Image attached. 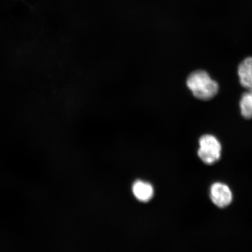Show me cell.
Instances as JSON below:
<instances>
[{"mask_svg":"<svg viewBox=\"0 0 252 252\" xmlns=\"http://www.w3.org/2000/svg\"><path fill=\"white\" fill-rule=\"evenodd\" d=\"M198 156L202 161L212 165L218 161L220 157L221 146L218 140L212 135H204L199 140Z\"/></svg>","mask_w":252,"mask_h":252,"instance_id":"cell-2","label":"cell"},{"mask_svg":"<svg viewBox=\"0 0 252 252\" xmlns=\"http://www.w3.org/2000/svg\"><path fill=\"white\" fill-rule=\"evenodd\" d=\"M210 197L216 206L222 209L231 203L232 193L228 186L222 183H216L211 187Z\"/></svg>","mask_w":252,"mask_h":252,"instance_id":"cell-3","label":"cell"},{"mask_svg":"<svg viewBox=\"0 0 252 252\" xmlns=\"http://www.w3.org/2000/svg\"><path fill=\"white\" fill-rule=\"evenodd\" d=\"M187 86L196 98L204 100L212 99L219 90L218 83L203 70L192 72L188 78Z\"/></svg>","mask_w":252,"mask_h":252,"instance_id":"cell-1","label":"cell"},{"mask_svg":"<svg viewBox=\"0 0 252 252\" xmlns=\"http://www.w3.org/2000/svg\"><path fill=\"white\" fill-rule=\"evenodd\" d=\"M248 93L249 97H250L251 103L252 105V90H248Z\"/></svg>","mask_w":252,"mask_h":252,"instance_id":"cell-7","label":"cell"},{"mask_svg":"<svg viewBox=\"0 0 252 252\" xmlns=\"http://www.w3.org/2000/svg\"><path fill=\"white\" fill-rule=\"evenodd\" d=\"M238 75L242 86L252 90V57L245 59L239 64Z\"/></svg>","mask_w":252,"mask_h":252,"instance_id":"cell-4","label":"cell"},{"mask_svg":"<svg viewBox=\"0 0 252 252\" xmlns=\"http://www.w3.org/2000/svg\"><path fill=\"white\" fill-rule=\"evenodd\" d=\"M241 114L247 119L252 118V106L248 93L242 94L240 101Z\"/></svg>","mask_w":252,"mask_h":252,"instance_id":"cell-6","label":"cell"},{"mask_svg":"<svg viewBox=\"0 0 252 252\" xmlns=\"http://www.w3.org/2000/svg\"><path fill=\"white\" fill-rule=\"evenodd\" d=\"M133 191L138 200L147 202L154 196V189L149 183L137 181L133 187Z\"/></svg>","mask_w":252,"mask_h":252,"instance_id":"cell-5","label":"cell"}]
</instances>
